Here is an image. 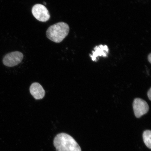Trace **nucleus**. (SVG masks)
<instances>
[{
    "label": "nucleus",
    "instance_id": "nucleus-1",
    "mask_svg": "<svg viewBox=\"0 0 151 151\" xmlns=\"http://www.w3.org/2000/svg\"><path fill=\"white\" fill-rule=\"evenodd\" d=\"M53 143L56 151H82L80 147L73 137L65 133L56 135Z\"/></svg>",
    "mask_w": 151,
    "mask_h": 151
},
{
    "label": "nucleus",
    "instance_id": "nucleus-2",
    "mask_svg": "<svg viewBox=\"0 0 151 151\" xmlns=\"http://www.w3.org/2000/svg\"><path fill=\"white\" fill-rule=\"evenodd\" d=\"M70 28L65 22H60L50 26L46 31L48 38L53 42L59 43L67 36Z\"/></svg>",
    "mask_w": 151,
    "mask_h": 151
},
{
    "label": "nucleus",
    "instance_id": "nucleus-3",
    "mask_svg": "<svg viewBox=\"0 0 151 151\" xmlns=\"http://www.w3.org/2000/svg\"><path fill=\"white\" fill-rule=\"evenodd\" d=\"M23 58V54L22 52H13L6 55L3 58V62L4 65L7 67H14L20 64Z\"/></svg>",
    "mask_w": 151,
    "mask_h": 151
},
{
    "label": "nucleus",
    "instance_id": "nucleus-4",
    "mask_svg": "<svg viewBox=\"0 0 151 151\" xmlns=\"http://www.w3.org/2000/svg\"><path fill=\"white\" fill-rule=\"evenodd\" d=\"M33 16L38 20L41 22H46L50 18V15L46 7L41 4L34 5L32 9Z\"/></svg>",
    "mask_w": 151,
    "mask_h": 151
},
{
    "label": "nucleus",
    "instance_id": "nucleus-5",
    "mask_svg": "<svg viewBox=\"0 0 151 151\" xmlns=\"http://www.w3.org/2000/svg\"><path fill=\"white\" fill-rule=\"evenodd\" d=\"M134 113L137 118H139L148 112L149 106L146 102L140 99H136L133 101Z\"/></svg>",
    "mask_w": 151,
    "mask_h": 151
},
{
    "label": "nucleus",
    "instance_id": "nucleus-6",
    "mask_svg": "<svg viewBox=\"0 0 151 151\" xmlns=\"http://www.w3.org/2000/svg\"><path fill=\"white\" fill-rule=\"evenodd\" d=\"M30 93L35 99H42L45 96V91L42 86L39 83H33L30 86Z\"/></svg>",
    "mask_w": 151,
    "mask_h": 151
},
{
    "label": "nucleus",
    "instance_id": "nucleus-7",
    "mask_svg": "<svg viewBox=\"0 0 151 151\" xmlns=\"http://www.w3.org/2000/svg\"><path fill=\"white\" fill-rule=\"evenodd\" d=\"M94 51L92 52V55H90V57L93 61H97V58L99 56H103L106 57L109 53V49L106 45H103L97 46L94 48Z\"/></svg>",
    "mask_w": 151,
    "mask_h": 151
},
{
    "label": "nucleus",
    "instance_id": "nucleus-8",
    "mask_svg": "<svg viewBox=\"0 0 151 151\" xmlns=\"http://www.w3.org/2000/svg\"><path fill=\"white\" fill-rule=\"evenodd\" d=\"M151 131L147 130L143 132V142L146 146L150 149H151Z\"/></svg>",
    "mask_w": 151,
    "mask_h": 151
},
{
    "label": "nucleus",
    "instance_id": "nucleus-9",
    "mask_svg": "<svg viewBox=\"0 0 151 151\" xmlns=\"http://www.w3.org/2000/svg\"><path fill=\"white\" fill-rule=\"evenodd\" d=\"M147 96H148V97L149 98V99H150V101L151 100V88H150V90H148V92H147Z\"/></svg>",
    "mask_w": 151,
    "mask_h": 151
},
{
    "label": "nucleus",
    "instance_id": "nucleus-10",
    "mask_svg": "<svg viewBox=\"0 0 151 151\" xmlns=\"http://www.w3.org/2000/svg\"><path fill=\"white\" fill-rule=\"evenodd\" d=\"M148 60L149 62H150V63H151V54H150L148 56Z\"/></svg>",
    "mask_w": 151,
    "mask_h": 151
},
{
    "label": "nucleus",
    "instance_id": "nucleus-11",
    "mask_svg": "<svg viewBox=\"0 0 151 151\" xmlns=\"http://www.w3.org/2000/svg\"><path fill=\"white\" fill-rule=\"evenodd\" d=\"M43 3H44V4H45V5H46V3L45 2H43Z\"/></svg>",
    "mask_w": 151,
    "mask_h": 151
}]
</instances>
